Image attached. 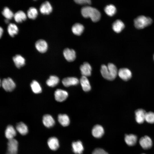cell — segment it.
Listing matches in <instances>:
<instances>
[{
	"label": "cell",
	"mask_w": 154,
	"mask_h": 154,
	"mask_svg": "<svg viewBox=\"0 0 154 154\" xmlns=\"http://www.w3.org/2000/svg\"><path fill=\"white\" fill-rule=\"evenodd\" d=\"M80 81L84 91L88 92L91 90V86L87 77L82 76L80 78Z\"/></svg>",
	"instance_id": "obj_22"
},
{
	"label": "cell",
	"mask_w": 154,
	"mask_h": 154,
	"mask_svg": "<svg viewBox=\"0 0 154 154\" xmlns=\"http://www.w3.org/2000/svg\"><path fill=\"white\" fill-rule=\"evenodd\" d=\"M7 31L9 35L11 37H14L17 34L19 29L18 27L15 24L10 23L7 28Z\"/></svg>",
	"instance_id": "obj_28"
},
{
	"label": "cell",
	"mask_w": 154,
	"mask_h": 154,
	"mask_svg": "<svg viewBox=\"0 0 154 154\" xmlns=\"http://www.w3.org/2000/svg\"><path fill=\"white\" fill-rule=\"evenodd\" d=\"M31 87L33 92L35 94H38L42 92V88L39 83L36 81H33Z\"/></svg>",
	"instance_id": "obj_31"
},
{
	"label": "cell",
	"mask_w": 154,
	"mask_h": 154,
	"mask_svg": "<svg viewBox=\"0 0 154 154\" xmlns=\"http://www.w3.org/2000/svg\"><path fill=\"white\" fill-rule=\"evenodd\" d=\"M13 17L15 21L18 23H21L27 19L26 14L21 10L18 11L16 12L14 14Z\"/></svg>",
	"instance_id": "obj_23"
},
{
	"label": "cell",
	"mask_w": 154,
	"mask_h": 154,
	"mask_svg": "<svg viewBox=\"0 0 154 154\" xmlns=\"http://www.w3.org/2000/svg\"><path fill=\"white\" fill-rule=\"evenodd\" d=\"M18 143L15 139L8 140L7 149L6 154H17Z\"/></svg>",
	"instance_id": "obj_4"
},
{
	"label": "cell",
	"mask_w": 154,
	"mask_h": 154,
	"mask_svg": "<svg viewBox=\"0 0 154 154\" xmlns=\"http://www.w3.org/2000/svg\"><path fill=\"white\" fill-rule=\"evenodd\" d=\"M72 147L73 152L76 154H82L84 150V148L82 142L78 140L73 141L72 144Z\"/></svg>",
	"instance_id": "obj_14"
},
{
	"label": "cell",
	"mask_w": 154,
	"mask_h": 154,
	"mask_svg": "<svg viewBox=\"0 0 154 154\" xmlns=\"http://www.w3.org/2000/svg\"><path fill=\"white\" fill-rule=\"evenodd\" d=\"M141 147L144 149H148L152 145V141L151 138L148 136L145 135L141 137L139 141Z\"/></svg>",
	"instance_id": "obj_7"
},
{
	"label": "cell",
	"mask_w": 154,
	"mask_h": 154,
	"mask_svg": "<svg viewBox=\"0 0 154 154\" xmlns=\"http://www.w3.org/2000/svg\"><path fill=\"white\" fill-rule=\"evenodd\" d=\"M63 85L66 87L76 85L79 83L78 79L75 77H68L64 78L62 81Z\"/></svg>",
	"instance_id": "obj_16"
},
{
	"label": "cell",
	"mask_w": 154,
	"mask_h": 154,
	"mask_svg": "<svg viewBox=\"0 0 154 154\" xmlns=\"http://www.w3.org/2000/svg\"><path fill=\"white\" fill-rule=\"evenodd\" d=\"M100 72L102 76L105 79L109 80H114L118 73L116 67L112 63H109L107 66L104 64L102 65Z\"/></svg>",
	"instance_id": "obj_1"
},
{
	"label": "cell",
	"mask_w": 154,
	"mask_h": 154,
	"mask_svg": "<svg viewBox=\"0 0 154 154\" xmlns=\"http://www.w3.org/2000/svg\"><path fill=\"white\" fill-rule=\"evenodd\" d=\"M124 27L125 25L124 23L120 19L116 20L112 25L113 30L116 33L120 32Z\"/></svg>",
	"instance_id": "obj_25"
},
{
	"label": "cell",
	"mask_w": 154,
	"mask_h": 154,
	"mask_svg": "<svg viewBox=\"0 0 154 154\" xmlns=\"http://www.w3.org/2000/svg\"><path fill=\"white\" fill-rule=\"evenodd\" d=\"M76 3L79 4H90L91 1L90 0H75Z\"/></svg>",
	"instance_id": "obj_36"
},
{
	"label": "cell",
	"mask_w": 154,
	"mask_h": 154,
	"mask_svg": "<svg viewBox=\"0 0 154 154\" xmlns=\"http://www.w3.org/2000/svg\"><path fill=\"white\" fill-rule=\"evenodd\" d=\"M124 140L126 143L129 146H133L135 145L137 140V136L134 134L125 135Z\"/></svg>",
	"instance_id": "obj_21"
},
{
	"label": "cell",
	"mask_w": 154,
	"mask_h": 154,
	"mask_svg": "<svg viewBox=\"0 0 154 154\" xmlns=\"http://www.w3.org/2000/svg\"><path fill=\"white\" fill-rule=\"evenodd\" d=\"M152 22L150 17L143 15H139L134 19V26L137 29H142L151 24Z\"/></svg>",
	"instance_id": "obj_3"
},
{
	"label": "cell",
	"mask_w": 154,
	"mask_h": 154,
	"mask_svg": "<svg viewBox=\"0 0 154 154\" xmlns=\"http://www.w3.org/2000/svg\"><path fill=\"white\" fill-rule=\"evenodd\" d=\"M58 120L60 123L64 127L69 125L70 120L69 117L66 114H60L58 117Z\"/></svg>",
	"instance_id": "obj_26"
},
{
	"label": "cell",
	"mask_w": 154,
	"mask_h": 154,
	"mask_svg": "<svg viewBox=\"0 0 154 154\" xmlns=\"http://www.w3.org/2000/svg\"><path fill=\"white\" fill-rule=\"evenodd\" d=\"M39 10L43 15H48L52 11V7L50 2L46 1L43 2L40 5Z\"/></svg>",
	"instance_id": "obj_10"
},
{
	"label": "cell",
	"mask_w": 154,
	"mask_h": 154,
	"mask_svg": "<svg viewBox=\"0 0 154 154\" xmlns=\"http://www.w3.org/2000/svg\"><path fill=\"white\" fill-rule=\"evenodd\" d=\"M59 79L58 78L55 76H51L46 81V84L48 86L54 87L58 83Z\"/></svg>",
	"instance_id": "obj_29"
},
{
	"label": "cell",
	"mask_w": 154,
	"mask_h": 154,
	"mask_svg": "<svg viewBox=\"0 0 154 154\" xmlns=\"http://www.w3.org/2000/svg\"><path fill=\"white\" fill-rule=\"evenodd\" d=\"M54 95L56 100L60 102L64 101L68 96V94L67 91L59 89L55 91Z\"/></svg>",
	"instance_id": "obj_6"
},
{
	"label": "cell",
	"mask_w": 154,
	"mask_h": 154,
	"mask_svg": "<svg viewBox=\"0 0 154 154\" xmlns=\"http://www.w3.org/2000/svg\"><path fill=\"white\" fill-rule=\"evenodd\" d=\"M35 47L39 52L44 53L46 51L48 48L47 42L44 40L40 39L38 40L35 43Z\"/></svg>",
	"instance_id": "obj_8"
},
{
	"label": "cell",
	"mask_w": 154,
	"mask_h": 154,
	"mask_svg": "<svg viewBox=\"0 0 154 154\" xmlns=\"http://www.w3.org/2000/svg\"><path fill=\"white\" fill-rule=\"evenodd\" d=\"M104 133L103 127L101 125H96L93 127L92 131V135L96 138H100L104 135Z\"/></svg>",
	"instance_id": "obj_12"
},
{
	"label": "cell",
	"mask_w": 154,
	"mask_h": 154,
	"mask_svg": "<svg viewBox=\"0 0 154 154\" xmlns=\"http://www.w3.org/2000/svg\"><path fill=\"white\" fill-rule=\"evenodd\" d=\"M145 120L149 123H154V112H146Z\"/></svg>",
	"instance_id": "obj_34"
},
{
	"label": "cell",
	"mask_w": 154,
	"mask_h": 154,
	"mask_svg": "<svg viewBox=\"0 0 154 154\" xmlns=\"http://www.w3.org/2000/svg\"><path fill=\"white\" fill-rule=\"evenodd\" d=\"M17 130L21 135H25L27 134L28 131L27 126L22 122L17 123L16 125Z\"/></svg>",
	"instance_id": "obj_24"
},
{
	"label": "cell",
	"mask_w": 154,
	"mask_h": 154,
	"mask_svg": "<svg viewBox=\"0 0 154 154\" xmlns=\"http://www.w3.org/2000/svg\"><path fill=\"white\" fill-rule=\"evenodd\" d=\"M146 113V111L142 109H139L135 111V119L138 123L141 124L144 122Z\"/></svg>",
	"instance_id": "obj_11"
},
{
	"label": "cell",
	"mask_w": 154,
	"mask_h": 154,
	"mask_svg": "<svg viewBox=\"0 0 154 154\" xmlns=\"http://www.w3.org/2000/svg\"><path fill=\"white\" fill-rule=\"evenodd\" d=\"M47 144L49 148L53 151L57 150L59 147V141L54 137L49 138L48 140Z\"/></svg>",
	"instance_id": "obj_18"
},
{
	"label": "cell",
	"mask_w": 154,
	"mask_h": 154,
	"mask_svg": "<svg viewBox=\"0 0 154 154\" xmlns=\"http://www.w3.org/2000/svg\"><path fill=\"white\" fill-rule=\"evenodd\" d=\"M92 154H108V153L103 149L97 148L94 150Z\"/></svg>",
	"instance_id": "obj_35"
},
{
	"label": "cell",
	"mask_w": 154,
	"mask_h": 154,
	"mask_svg": "<svg viewBox=\"0 0 154 154\" xmlns=\"http://www.w3.org/2000/svg\"><path fill=\"white\" fill-rule=\"evenodd\" d=\"M84 29L83 25L80 23L74 24L72 27V30L75 35H80L82 33Z\"/></svg>",
	"instance_id": "obj_27"
},
{
	"label": "cell",
	"mask_w": 154,
	"mask_h": 154,
	"mask_svg": "<svg viewBox=\"0 0 154 154\" xmlns=\"http://www.w3.org/2000/svg\"><path fill=\"white\" fill-rule=\"evenodd\" d=\"M38 15V11L37 9L34 7H31L27 11V16L30 19H35L37 18Z\"/></svg>",
	"instance_id": "obj_30"
},
{
	"label": "cell",
	"mask_w": 154,
	"mask_h": 154,
	"mask_svg": "<svg viewBox=\"0 0 154 154\" xmlns=\"http://www.w3.org/2000/svg\"><path fill=\"white\" fill-rule=\"evenodd\" d=\"M141 154H145V153H142Z\"/></svg>",
	"instance_id": "obj_40"
},
{
	"label": "cell",
	"mask_w": 154,
	"mask_h": 154,
	"mask_svg": "<svg viewBox=\"0 0 154 154\" xmlns=\"http://www.w3.org/2000/svg\"><path fill=\"white\" fill-rule=\"evenodd\" d=\"M63 54L66 59L68 62L73 61L76 58V52L72 49L65 48L63 50Z\"/></svg>",
	"instance_id": "obj_13"
},
{
	"label": "cell",
	"mask_w": 154,
	"mask_h": 154,
	"mask_svg": "<svg viewBox=\"0 0 154 154\" xmlns=\"http://www.w3.org/2000/svg\"><path fill=\"white\" fill-rule=\"evenodd\" d=\"M0 37L1 38L3 32V29L1 27H0Z\"/></svg>",
	"instance_id": "obj_37"
},
{
	"label": "cell",
	"mask_w": 154,
	"mask_h": 154,
	"mask_svg": "<svg viewBox=\"0 0 154 154\" xmlns=\"http://www.w3.org/2000/svg\"><path fill=\"white\" fill-rule=\"evenodd\" d=\"M1 84L3 88L7 92L12 91L15 87V84L10 78L3 79Z\"/></svg>",
	"instance_id": "obj_5"
},
{
	"label": "cell",
	"mask_w": 154,
	"mask_h": 154,
	"mask_svg": "<svg viewBox=\"0 0 154 154\" xmlns=\"http://www.w3.org/2000/svg\"><path fill=\"white\" fill-rule=\"evenodd\" d=\"M2 14L6 19L9 20L11 19L14 15L12 11L7 7L4 8Z\"/></svg>",
	"instance_id": "obj_33"
},
{
	"label": "cell",
	"mask_w": 154,
	"mask_h": 154,
	"mask_svg": "<svg viewBox=\"0 0 154 154\" xmlns=\"http://www.w3.org/2000/svg\"><path fill=\"white\" fill-rule=\"evenodd\" d=\"M153 59H154V54H153Z\"/></svg>",
	"instance_id": "obj_39"
},
{
	"label": "cell",
	"mask_w": 154,
	"mask_h": 154,
	"mask_svg": "<svg viewBox=\"0 0 154 154\" xmlns=\"http://www.w3.org/2000/svg\"><path fill=\"white\" fill-rule=\"evenodd\" d=\"M9 19H5V23H8L9 22Z\"/></svg>",
	"instance_id": "obj_38"
},
{
	"label": "cell",
	"mask_w": 154,
	"mask_h": 154,
	"mask_svg": "<svg viewBox=\"0 0 154 154\" xmlns=\"http://www.w3.org/2000/svg\"><path fill=\"white\" fill-rule=\"evenodd\" d=\"M81 13L84 17H90L94 22L98 21L101 17L100 13L98 10L89 6L83 7L81 10Z\"/></svg>",
	"instance_id": "obj_2"
},
{
	"label": "cell",
	"mask_w": 154,
	"mask_h": 154,
	"mask_svg": "<svg viewBox=\"0 0 154 154\" xmlns=\"http://www.w3.org/2000/svg\"><path fill=\"white\" fill-rule=\"evenodd\" d=\"M80 69L83 76L87 77L91 75L92 67L90 64L88 62H84L83 64L81 65Z\"/></svg>",
	"instance_id": "obj_15"
},
{
	"label": "cell",
	"mask_w": 154,
	"mask_h": 154,
	"mask_svg": "<svg viewBox=\"0 0 154 154\" xmlns=\"http://www.w3.org/2000/svg\"><path fill=\"white\" fill-rule=\"evenodd\" d=\"M15 66L18 68L23 66L25 64V59L20 54H17L13 58Z\"/></svg>",
	"instance_id": "obj_20"
},
{
	"label": "cell",
	"mask_w": 154,
	"mask_h": 154,
	"mask_svg": "<svg viewBox=\"0 0 154 154\" xmlns=\"http://www.w3.org/2000/svg\"><path fill=\"white\" fill-rule=\"evenodd\" d=\"M16 135V130L14 127L11 125H8L5 131V135L6 138L8 140L13 139Z\"/></svg>",
	"instance_id": "obj_19"
},
{
	"label": "cell",
	"mask_w": 154,
	"mask_h": 154,
	"mask_svg": "<svg viewBox=\"0 0 154 154\" xmlns=\"http://www.w3.org/2000/svg\"><path fill=\"white\" fill-rule=\"evenodd\" d=\"M118 74L121 78L125 81L129 80L132 76L131 71L126 68L120 69L118 71Z\"/></svg>",
	"instance_id": "obj_9"
},
{
	"label": "cell",
	"mask_w": 154,
	"mask_h": 154,
	"mask_svg": "<svg viewBox=\"0 0 154 154\" xmlns=\"http://www.w3.org/2000/svg\"><path fill=\"white\" fill-rule=\"evenodd\" d=\"M104 11L106 14L110 16L113 15L116 13V9L113 4L107 5L104 8Z\"/></svg>",
	"instance_id": "obj_32"
},
{
	"label": "cell",
	"mask_w": 154,
	"mask_h": 154,
	"mask_svg": "<svg viewBox=\"0 0 154 154\" xmlns=\"http://www.w3.org/2000/svg\"><path fill=\"white\" fill-rule=\"evenodd\" d=\"M44 125L47 128H50L54 125L55 121L53 117L50 115H44L42 120Z\"/></svg>",
	"instance_id": "obj_17"
}]
</instances>
